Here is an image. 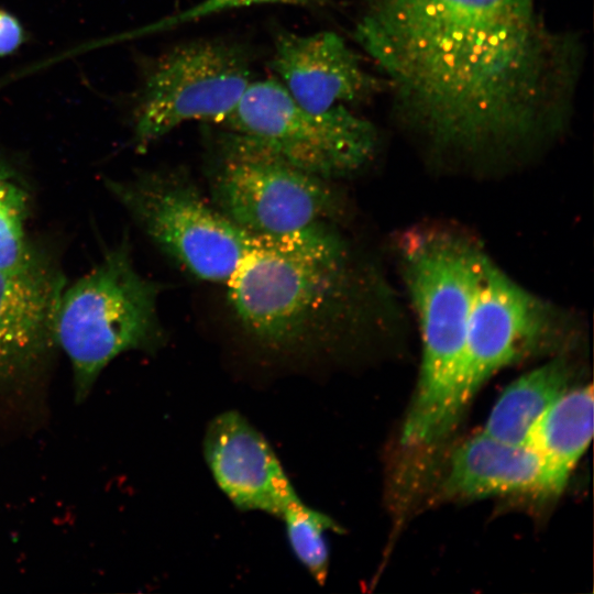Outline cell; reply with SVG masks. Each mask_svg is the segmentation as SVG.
Segmentation results:
<instances>
[{
	"instance_id": "cell-14",
	"label": "cell",
	"mask_w": 594,
	"mask_h": 594,
	"mask_svg": "<svg viewBox=\"0 0 594 594\" xmlns=\"http://www.w3.org/2000/svg\"><path fill=\"white\" fill-rule=\"evenodd\" d=\"M572 372L565 360H552L518 377L505 388L481 432L524 444L537 419L568 389Z\"/></svg>"
},
{
	"instance_id": "cell-1",
	"label": "cell",
	"mask_w": 594,
	"mask_h": 594,
	"mask_svg": "<svg viewBox=\"0 0 594 594\" xmlns=\"http://www.w3.org/2000/svg\"><path fill=\"white\" fill-rule=\"evenodd\" d=\"M354 37L392 110L435 151L502 155L559 136L584 62L536 0H361Z\"/></svg>"
},
{
	"instance_id": "cell-13",
	"label": "cell",
	"mask_w": 594,
	"mask_h": 594,
	"mask_svg": "<svg viewBox=\"0 0 594 594\" xmlns=\"http://www.w3.org/2000/svg\"><path fill=\"white\" fill-rule=\"evenodd\" d=\"M63 283L44 264L0 271V380L35 365L55 343L54 321Z\"/></svg>"
},
{
	"instance_id": "cell-7",
	"label": "cell",
	"mask_w": 594,
	"mask_h": 594,
	"mask_svg": "<svg viewBox=\"0 0 594 594\" xmlns=\"http://www.w3.org/2000/svg\"><path fill=\"white\" fill-rule=\"evenodd\" d=\"M106 184L162 252L199 279L228 283L246 252L248 235L187 172L148 170Z\"/></svg>"
},
{
	"instance_id": "cell-15",
	"label": "cell",
	"mask_w": 594,
	"mask_h": 594,
	"mask_svg": "<svg viewBox=\"0 0 594 594\" xmlns=\"http://www.w3.org/2000/svg\"><path fill=\"white\" fill-rule=\"evenodd\" d=\"M592 385L568 389L532 425L525 444L569 479L593 437Z\"/></svg>"
},
{
	"instance_id": "cell-5",
	"label": "cell",
	"mask_w": 594,
	"mask_h": 594,
	"mask_svg": "<svg viewBox=\"0 0 594 594\" xmlns=\"http://www.w3.org/2000/svg\"><path fill=\"white\" fill-rule=\"evenodd\" d=\"M206 163L210 201L249 234L280 238L332 226L342 210L331 179L243 134L212 135Z\"/></svg>"
},
{
	"instance_id": "cell-2",
	"label": "cell",
	"mask_w": 594,
	"mask_h": 594,
	"mask_svg": "<svg viewBox=\"0 0 594 594\" xmlns=\"http://www.w3.org/2000/svg\"><path fill=\"white\" fill-rule=\"evenodd\" d=\"M246 234V252L226 284L244 332L274 351L331 339L348 319L354 286L350 252L334 227Z\"/></svg>"
},
{
	"instance_id": "cell-11",
	"label": "cell",
	"mask_w": 594,
	"mask_h": 594,
	"mask_svg": "<svg viewBox=\"0 0 594 594\" xmlns=\"http://www.w3.org/2000/svg\"><path fill=\"white\" fill-rule=\"evenodd\" d=\"M204 453L216 483L241 510L280 518L299 498L270 443L238 411L222 413L209 422Z\"/></svg>"
},
{
	"instance_id": "cell-12",
	"label": "cell",
	"mask_w": 594,
	"mask_h": 594,
	"mask_svg": "<svg viewBox=\"0 0 594 594\" xmlns=\"http://www.w3.org/2000/svg\"><path fill=\"white\" fill-rule=\"evenodd\" d=\"M566 482L527 444L503 442L480 432L453 453L442 490L447 496L460 498L557 495Z\"/></svg>"
},
{
	"instance_id": "cell-3",
	"label": "cell",
	"mask_w": 594,
	"mask_h": 594,
	"mask_svg": "<svg viewBox=\"0 0 594 594\" xmlns=\"http://www.w3.org/2000/svg\"><path fill=\"white\" fill-rule=\"evenodd\" d=\"M399 251L418 314L422 361L402 443L435 446L459 422L470 314L486 255L464 237L438 229L406 234Z\"/></svg>"
},
{
	"instance_id": "cell-10",
	"label": "cell",
	"mask_w": 594,
	"mask_h": 594,
	"mask_svg": "<svg viewBox=\"0 0 594 594\" xmlns=\"http://www.w3.org/2000/svg\"><path fill=\"white\" fill-rule=\"evenodd\" d=\"M277 81L305 109L326 112L364 103L385 91L382 77L370 73L337 33H277L271 59Z\"/></svg>"
},
{
	"instance_id": "cell-6",
	"label": "cell",
	"mask_w": 594,
	"mask_h": 594,
	"mask_svg": "<svg viewBox=\"0 0 594 594\" xmlns=\"http://www.w3.org/2000/svg\"><path fill=\"white\" fill-rule=\"evenodd\" d=\"M254 80L250 50L224 38L177 43L143 59L128 101L138 151L189 121L219 125Z\"/></svg>"
},
{
	"instance_id": "cell-18",
	"label": "cell",
	"mask_w": 594,
	"mask_h": 594,
	"mask_svg": "<svg viewBox=\"0 0 594 594\" xmlns=\"http://www.w3.org/2000/svg\"><path fill=\"white\" fill-rule=\"evenodd\" d=\"M323 0H201L198 3L168 15L154 24L146 26L143 32L166 31L183 26L215 14L231 10L261 4H290L301 7L319 6Z\"/></svg>"
},
{
	"instance_id": "cell-16",
	"label": "cell",
	"mask_w": 594,
	"mask_h": 594,
	"mask_svg": "<svg viewBox=\"0 0 594 594\" xmlns=\"http://www.w3.org/2000/svg\"><path fill=\"white\" fill-rule=\"evenodd\" d=\"M0 158V271L25 272L42 265L25 232L28 196Z\"/></svg>"
},
{
	"instance_id": "cell-19",
	"label": "cell",
	"mask_w": 594,
	"mask_h": 594,
	"mask_svg": "<svg viewBox=\"0 0 594 594\" xmlns=\"http://www.w3.org/2000/svg\"><path fill=\"white\" fill-rule=\"evenodd\" d=\"M29 40L22 22L10 11L0 7V57L19 51Z\"/></svg>"
},
{
	"instance_id": "cell-4",
	"label": "cell",
	"mask_w": 594,
	"mask_h": 594,
	"mask_svg": "<svg viewBox=\"0 0 594 594\" xmlns=\"http://www.w3.org/2000/svg\"><path fill=\"white\" fill-rule=\"evenodd\" d=\"M158 294L160 286L136 270L128 242L108 250L89 272L62 290L54 340L72 364L77 403L87 398L117 356L161 341Z\"/></svg>"
},
{
	"instance_id": "cell-9",
	"label": "cell",
	"mask_w": 594,
	"mask_h": 594,
	"mask_svg": "<svg viewBox=\"0 0 594 594\" xmlns=\"http://www.w3.org/2000/svg\"><path fill=\"white\" fill-rule=\"evenodd\" d=\"M559 318L485 257L469 319L460 406L501 369L546 348Z\"/></svg>"
},
{
	"instance_id": "cell-8",
	"label": "cell",
	"mask_w": 594,
	"mask_h": 594,
	"mask_svg": "<svg viewBox=\"0 0 594 594\" xmlns=\"http://www.w3.org/2000/svg\"><path fill=\"white\" fill-rule=\"evenodd\" d=\"M219 127L243 134L289 163L331 180L369 163L378 141L372 122L349 107L309 111L271 78L254 79Z\"/></svg>"
},
{
	"instance_id": "cell-17",
	"label": "cell",
	"mask_w": 594,
	"mask_h": 594,
	"mask_svg": "<svg viewBox=\"0 0 594 594\" xmlns=\"http://www.w3.org/2000/svg\"><path fill=\"white\" fill-rule=\"evenodd\" d=\"M280 518L297 559L319 584H323L329 568L326 531H340V527L331 517L307 506L300 498L292 503Z\"/></svg>"
}]
</instances>
